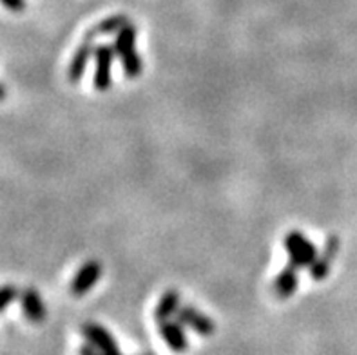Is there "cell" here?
<instances>
[{
	"instance_id": "obj_1",
	"label": "cell",
	"mask_w": 357,
	"mask_h": 355,
	"mask_svg": "<svg viewBox=\"0 0 357 355\" xmlns=\"http://www.w3.org/2000/svg\"><path fill=\"white\" fill-rule=\"evenodd\" d=\"M113 47L127 78H138L143 71V62L140 53L137 51V28L131 22L118 31Z\"/></svg>"
},
{
	"instance_id": "obj_2",
	"label": "cell",
	"mask_w": 357,
	"mask_h": 355,
	"mask_svg": "<svg viewBox=\"0 0 357 355\" xmlns=\"http://www.w3.org/2000/svg\"><path fill=\"white\" fill-rule=\"evenodd\" d=\"M285 250L288 254V263L299 268H311L312 263L317 259V247L299 230H290L285 236Z\"/></svg>"
},
{
	"instance_id": "obj_3",
	"label": "cell",
	"mask_w": 357,
	"mask_h": 355,
	"mask_svg": "<svg viewBox=\"0 0 357 355\" xmlns=\"http://www.w3.org/2000/svg\"><path fill=\"white\" fill-rule=\"evenodd\" d=\"M116 58L113 46L107 44H100L94 47V76H93V85L96 91L105 93L109 87L113 85V62Z\"/></svg>"
},
{
	"instance_id": "obj_4",
	"label": "cell",
	"mask_w": 357,
	"mask_h": 355,
	"mask_svg": "<svg viewBox=\"0 0 357 355\" xmlns=\"http://www.w3.org/2000/svg\"><path fill=\"white\" fill-rule=\"evenodd\" d=\"M102 277V265L96 259H89L78 268L73 281H71V294L75 297H82L93 288Z\"/></svg>"
},
{
	"instance_id": "obj_5",
	"label": "cell",
	"mask_w": 357,
	"mask_h": 355,
	"mask_svg": "<svg viewBox=\"0 0 357 355\" xmlns=\"http://www.w3.org/2000/svg\"><path fill=\"white\" fill-rule=\"evenodd\" d=\"M339 248H341V239H339L338 236H329V238L324 239L323 254H320L317 259H315L311 265V268H308L312 279L323 281L329 277L330 268H332V261H334V257L338 256Z\"/></svg>"
},
{
	"instance_id": "obj_6",
	"label": "cell",
	"mask_w": 357,
	"mask_h": 355,
	"mask_svg": "<svg viewBox=\"0 0 357 355\" xmlns=\"http://www.w3.org/2000/svg\"><path fill=\"white\" fill-rule=\"evenodd\" d=\"M82 334H84V337L91 346H94L96 350H100L104 355H122L116 341H114V337L104 327L96 324V322H85L84 327H82Z\"/></svg>"
},
{
	"instance_id": "obj_7",
	"label": "cell",
	"mask_w": 357,
	"mask_h": 355,
	"mask_svg": "<svg viewBox=\"0 0 357 355\" xmlns=\"http://www.w3.org/2000/svg\"><path fill=\"white\" fill-rule=\"evenodd\" d=\"M178 321L184 324V327L191 328L196 334H200L202 337H211L216 330V324L209 315H205L203 312L196 309V306H191V304H184L178 312Z\"/></svg>"
},
{
	"instance_id": "obj_8",
	"label": "cell",
	"mask_w": 357,
	"mask_h": 355,
	"mask_svg": "<svg viewBox=\"0 0 357 355\" xmlns=\"http://www.w3.org/2000/svg\"><path fill=\"white\" fill-rule=\"evenodd\" d=\"M94 47L96 46H93V40H87V38L78 46V49H76L73 58H71L69 67H67V80H69L71 84H78L84 78L87 64L94 56Z\"/></svg>"
},
{
	"instance_id": "obj_9",
	"label": "cell",
	"mask_w": 357,
	"mask_h": 355,
	"mask_svg": "<svg viewBox=\"0 0 357 355\" xmlns=\"http://www.w3.org/2000/svg\"><path fill=\"white\" fill-rule=\"evenodd\" d=\"M160 336L165 345L176 354H184L187 350L189 341L185 336V327L180 321H173V319L160 321Z\"/></svg>"
},
{
	"instance_id": "obj_10",
	"label": "cell",
	"mask_w": 357,
	"mask_h": 355,
	"mask_svg": "<svg viewBox=\"0 0 357 355\" xmlns=\"http://www.w3.org/2000/svg\"><path fill=\"white\" fill-rule=\"evenodd\" d=\"M20 303H22L24 315L29 322L38 324V322H42L46 319V304H44L42 297L35 288L24 290Z\"/></svg>"
},
{
	"instance_id": "obj_11",
	"label": "cell",
	"mask_w": 357,
	"mask_h": 355,
	"mask_svg": "<svg viewBox=\"0 0 357 355\" xmlns=\"http://www.w3.org/2000/svg\"><path fill=\"white\" fill-rule=\"evenodd\" d=\"M297 285H299V276H297L296 266H285L274 279V290L279 300H288L296 294Z\"/></svg>"
},
{
	"instance_id": "obj_12",
	"label": "cell",
	"mask_w": 357,
	"mask_h": 355,
	"mask_svg": "<svg viewBox=\"0 0 357 355\" xmlns=\"http://www.w3.org/2000/svg\"><path fill=\"white\" fill-rule=\"evenodd\" d=\"M180 309H182V295H180L178 290H165L155 310V318L158 321H167L173 315H178Z\"/></svg>"
},
{
	"instance_id": "obj_13",
	"label": "cell",
	"mask_w": 357,
	"mask_h": 355,
	"mask_svg": "<svg viewBox=\"0 0 357 355\" xmlns=\"http://www.w3.org/2000/svg\"><path fill=\"white\" fill-rule=\"evenodd\" d=\"M129 24V19L125 15H113V17H107L100 24H96L93 29H89V33L85 35L87 40H94L96 37H107V35H116L120 29Z\"/></svg>"
},
{
	"instance_id": "obj_14",
	"label": "cell",
	"mask_w": 357,
	"mask_h": 355,
	"mask_svg": "<svg viewBox=\"0 0 357 355\" xmlns=\"http://www.w3.org/2000/svg\"><path fill=\"white\" fill-rule=\"evenodd\" d=\"M17 294H19V290L15 288V286H0V312H4V310L17 300Z\"/></svg>"
},
{
	"instance_id": "obj_15",
	"label": "cell",
	"mask_w": 357,
	"mask_h": 355,
	"mask_svg": "<svg viewBox=\"0 0 357 355\" xmlns=\"http://www.w3.org/2000/svg\"><path fill=\"white\" fill-rule=\"evenodd\" d=\"M6 10L13 11V13H20L26 10V0H0Z\"/></svg>"
},
{
	"instance_id": "obj_16",
	"label": "cell",
	"mask_w": 357,
	"mask_h": 355,
	"mask_svg": "<svg viewBox=\"0 0 357 355\" xmlns=\"http://www.w3.org/2000/svg\"><path fill=\"white\" fill-rule=\"evenodd\" d=\"M78 355H104L100 350H96L94 346L91 345H85V346H80V350H78Z\"/></svg>"
},
{
	"instance_id": "obj_17",
	"label": "cell",
	"mask_w": 357,
	"mask_h": 355,
	"mask_svg": "<svg viewBox=\"0 0 357 355\" xmlns=\"http://www.w3.org/2000/svg\"><path fill=\"white\" fill-rule=\"evenodd\" d=\"M4 98H6V89H4V85L0 84V102H2Z\"/></svg>"
},
{
	"instance_id": "obj_18",
	"label": "cell",
	"mask_w": 357,
	"mask_h": 355,
	"mask_svg": "<svg viewBox=\"0 0 357 355\" xmlns=\"http://www.w3.org/2000/svg\"><path fill=\"white\" fill-rule=\"evenodd\" d=\"M146 355H150V354H146Z\"/></svg>"
}]
</instances>
